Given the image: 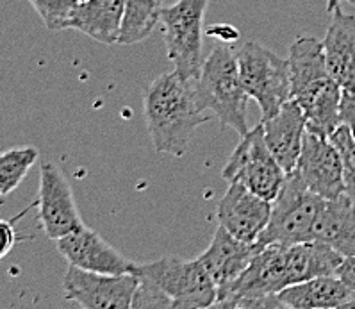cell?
<instances>
[{"label":"cell","instance_id":"9c48e42d","mask_svg":"<svg viewBox=\"0 0 355 309\" xmlns=\"http://www.w3.org/2000/svg\"><path fill=\"white\" fill-rule=\"evenodd\" d=\"M138 277L127 274H98L70 265L63 277L64 299L84 309H129Z\"/></svg>","mask_w":355,"mask_h":309},{"label":"cell","instance_id":"7402d4cb","mask_svg":"<svg viewBox=\"0 0 355 309\" xmlns=\"http://www.w3.org/2000/svg\"><path fill=\"white\" fill-rule=\"evenodd\" d=\"M36 161H38L36 147H13L9 151L0 152V197L15 192Z\"/></svg>","mask_w":355,"mask_h":309},{"label":"cell","instance_id":"277c9868","mask_svg":"<svg viewBox=\"0 0 355 309\" xmlns=\"http://www.w3.org/2000/svg\"><path fill=\"white\" fill-rule=\"evenodd\" d=\"M323 199L311 192L297 172L286 176L279 195L272 201L268 226L257 238V245L291 247L314 240L313 229Z\"/></svg>","mask_w":355,"mask_h":309},{"label":"cell","instance_id":"83f0119b","mask_svg":"<svg viewBox=\"0 0 355 309\" xmlns=\"http://www.w3.org/2000/svg\"><path fill=\"white\" fill-rule=\"evenodd\" d=\"M336 276L355 293V256H348V258L343 259L341 267L338 268Z\"/></svg>","mask_w":355,"mask_h":309},{"label":"cell","instance_id":"7a4b0ae2","mask_svg":"<svg viewBox=\"0 0 355 309\" xmlns=\"http://www.w3.org/2000/svg\"><path fill=\"white\" fill-rule=\"evenodd\" d=\"M291 99L298 102L307 120V131L330 136L339 122L341 86L330 76L323 43L314 36H298L289 47Z\"/></svg>","mask_w":355,"mask_h":309},{"label":"cell","instance_id":"4dcf8cb0","mask_svg":"<svg viewBox=\"0 0 355 309\" xmlns=\"http://www.w3.org/2000/svg\"><path fill=\"white\" fill-rule=\"evenodd\" d=\"M343 309H355V297L352 299V301H348L347 304L343 306Z\"/></svg>","mask_w":355,"mask_h":309},{"label":"cell","instance_id":"7c38bea8","mask_svg":"<svg viewBox=\"0 0 355 309\" xmlns=\"http://www.w3.org/2000/svg\"><path fill=\"white\" fill-rule=\"evenodd\" d=\"M272 215V202L252 193L241 183H229L218 202L216 218L223 229L245 243H255Z\"/></svg>","mask_w":355,"mask_h":309},{"label":"cell","instance_id":"3957f363","mask_svg":"<svg viewBox=\"0 0 355 309\" xmlns=\"http://www.w3.org/2000/svg\"><path fill=\"white\" fill-rule=\"evenodd\" d=\"M197 93L205 113L211 111L213 118H218L222 126L230 127L239 136L247 133V102L250 97L239 77L234 51L225 45L213 49L202 65Z\"/></svg>","mask_w":355,"mask_h":309},{"label":"cell","instance_id":"2e32d148","mask_svg":"<svg viewBox=\"0 0 355 309\" xmlns=\"http://www.w3.org/2000/svg\"><path fill=\"white\" fill-rule=\"evenodd\" d=\"M323 52L330 76L341 90H355V15L332 11V20L323 38Z\"/></svg>","mask_w":355,"mask_h":309},{"label":"cell","instance_id":"8fae6325","mask_svg":"<svg viewBox=\"0 0 355 309\" xmlns=\"http://www.w3.org/2000/svg\"><path fill=\"white\" fill-rule=\"evenodd\" d=\"M295 172L305 186L322 199H334L345 193L341 154L329 136L305 131Z\"/></svg>","mask_w":355,"mask_h":309},{"label":"cell","instance_id":"9a60e30c","mask_svg":"<svg viewBox=\"0 0 355 309\" xmlns=\"http://www.w3.org/2000/svg\"><path fill=\"white\" fill-rule=\"evenodd\" d=\"M257 249V243L241 242L222 226H218L211 245L197 259L216 284V290H222L241 276Z\"/></svg>","mask_w":355,"mask_h":309},{"label":"cell","instance_id":"4fadbf2b","mask_svg":"<svg viewBox=\"0 0 355 309\" xmlns=\"http://www.w3.org/2000/svg\"><path fill=\"white\" fill-rule=\"evenodd\" d=\"M58 251L68 265L98 274H127L132 272L136 265L121 256L113 245H109L101 234L86 226L59 238Z\"/></svg>","mask_w":355,"mask_h":309},{"label":"cell","instance_id":"cb8c5ba5","mask_svg":"<svg viewBox=\"0 0 355 309\" xmlns=\"http://www.w3.org/2000/svg\"><path fill=\"white\" fill-rule=\"evenodd\" d=\"M29 4L42 17L46 29L63 31L67 29L68 20L79 4V0H29Z\"/></svg>","mask_w":355,"mask_h":309},{"label":"cell","instance_id":"4316f807","mask_svg":"<svg viewBox=\"0 0 355 309\" xmlns=\"http://www.w3.org/2000/svg\"><path fill=\"white\" fill-rule=\"evenodd\" d=\"M18 242V234L15 229L13 220H2L0 218V261L9 256Z\"/></svg>","mask_w":355,"mask_h":309},{"label":"cell","instance_id":"e0dca14e","mask_svg":"<svg viewBox=\"0 0 355 309\" xmlns=\"http://www.w3.org/2000/svg\"><path fill=\"white\" fill-rule=\"evenodd\" d=\"M313 236L316 242L327 243L345 258L355 256V204L347 193L323 199Z\"/></svg>","mask_w":355,"mask_h":309},{"label":"cell","instance_id":"ac0fdd59","mask_svg":"<svg viewBox=\"0 0 355 309\" xmlns=\"http://www.w3.org/2000/svg\"><path fill=\"white\" fill-rule=\"evenodd\" d=\"M277 297L284 308L334 309L343 308L355 293L338 276H320L291 284Z\"/></svg>","mask_w":355,"mask_h":309},{"label":"cell","instance_id":"5b68a950","mask_svg":"<svg viewBox=\"0 0 355 309\" xmlns=\"http://www.w3.org/2000/svg\"><path fill=\"white\" fill-rule=\"evenodd\" d=\"M236 59L245 92L259 104L263 120L273 117L291 99L288 59L254 42L239 47Z\"/></svg>","mask_w":355,"mask_h":309},{"label":"cell","instance_id":"30bf717a","mask_svg":"<svg viewBox=\"0 0 355 309\" xmlns=\"http://www.w3.org/2000/svg\"><path fill=\"white\" fill-rule=\"evenodd\" d=\"M38 218L46 238H63L84 226L67 176L54 163H43L40 172Z\"/></svg>","mask_w":355,"mask_h":309},{"label":"cell","instance_id":"f546056e","mask_svg":"<svg viewBox=\"0 0 355 309\" xmlns=\"http://www.w3.org/2000/svg\"><path fill=\"white\" fill-rule=\"evenodd\" d=\"M341 2L343 0H327V11H329V13L336 11V9L341 6Z\"/></svg>","mask_w":355,"mask_h":309},{"label":"cell","instance_id":"484cf974","mask_svg":"<svg viewBox=\"0 0 355 309\" xmlns=\"http://www.w3.org/2000/svg\"><path fill=\"white\" fill-rule=\"evenodd\" d=\"M339 122L347 126L355 140V90H343L339 102Z\"/></svg>","mask_w":355,"mask_h":309},{"label":"cell","instance_id":"8992f818","mask_svg":"<svg viewBox=\"0 0 355 309\" xmlns=\"http://www.w3.org/2000/svg\"><path fill=\"white\" fill-rule=\"evenodd\" d=\"M207 0H179L161 9L159 24L163 29L168 59L179 76L198 79L204 65L202 27Z\"/></svg>","mask_w":355,"mask_h":309},{"label":"cell","instance_id":"1f68e13d","mask_svg":"<svg viewBox=\"0 0 355 309\" xmlns=\"http://www.w3.org/2000/svg\"><path fill=\"white\" fill-rule=\"evenodd\" d=\"M348 4H352V6H355V0H347Z\"/></svg>","mask_w":355,"mask_h":309},{"label":"cell","instance_id":"d6986e66","mask_svg":"<svg viewBox=\"0 0 355 309\" xmlns=\"http://www.w3.org/2000/svg\"><path fill=\"white\" fill-rule=\"evenodd\" d=\"M123 0H79L67 29H76L104 45L120 40Z\"/></svg>","mask_w":355,"mask_h":309},{"label":"cell","instance_id":"d4e9b609","mask_svg":"<svg viewBox=\"0 0 355 309\" xmlns=\"http://www.w3.org/2000/svg\"><path fill=\"white\" fill-rule=\"evenodd\" d=\"M134 274V272H132ZM138 277V286H136V292L132 297V304L130 308L134 309H173L170 297L159 288L157 284L152 283L148 277L139 276V274H134Z\"/></svg>","mask_w":355,"mask_h":309},{"label":"cell","instance_id":"ba28073f","mask_svg":"<svg viewBox=\"0 0 355 309\" xmlns=\"http://www.w3.org/2000/svg\"><path fill=\"white\" fill-rule=\"evenodd\" d=\"M286 176L284 168L268 149L263 124L243 134L222 172L225 181L241 183L252 193L270 202L279 195Z\"/></svg>","mask_w":355,"mask_h":309},{"label":"cell","instance_id":"603a6c76","mask_svg":"<svg viewBox=\"0 0 355 309\" xmlns=\"http://www.w3.org/2000/svg\"><path fill=\"white\" fill-rule=\"evenodd\" d=\"M336 147L343 161V183H345V193L350 197L355 204V140L347 126H339L334 133L329 136Z\"/></svg>","mask_w":355,"mask_h":309},{"label":"cell","instance_id":"44dd1931","mask_svg":"<svg viewBox=\"0 0 355 309\" xmlns=\"http://www.w3.org/2000/svg\"><path fill=\"white\" fill-rule=\"evenodd\" d=\"M163 0H123L120 45L145 42L159 24Z\"/></svg>","mask_w":355,"mask_h":309},{"label":"cell","instance_id":"52a82bcc","mask_svg":"<svg viewBox=\"0 0 355 309\" xmlns=\"http://www.w3.org/2000/svg\"><path fill=\"white\" fill-rule=\"evenodd\" d=\"M134 274L145 276L170 297L173 309L213 308L216 302V284L198 259L166 256L152 263L134 265Z\"/></svg>","mask_w":355,"mask_h":309},{"label":"cell","instance_id":"6da1fadb","mask_svg":"<svg viewBox=\"0 0 355 309\" xmlns=\"http://www.w3.org/2000/svg\"><path fill=\"white\" fill-rule=\"evenodd\" d=\"M143 113L155 151L175 158L186 156L195 131L213 118L198 101L197 79H186L175 70L159 76L145 90Z\"/></svg>","mask_w":355,"mask_h":309},{"label":"cell","instance_id":"f1b7e54d","mask_svg":"<svg viewBox=\"0 0 355 309\" xmlns=\"http://www.w3.org/2000/svg\"><path fill=\"white\" fill-rule=\"evenodd\" d=\"M209 34H216L218 38L222 40V42H236L239 36L238 29H234L232 26L214 27V29H209Z\"/></svg>","mask_w":355,"mask_h":309},{"label":"cell","instance_id":"5bb4252c","mask_svg":"<svg viewBox=\"0 0 355 309\" xmlns=\"http://www.w3.org/2000/svg\"><path fill=\"white\" fill-rule=\"evenodd\" d=\"M264 129V140L286 174L295 172L300 158L304 136L307 131V120L295 99H289L273 117L261 122Z\"/></svg>","mask_w":355,"mask_h":309},{"label":"cell","instance_id":"ffe728a7","mask_svg":"<svg viewBox=\"0 0 355 309\" xmlns=\"http://www.w3.org/2000/svg\"><path fill=\"white\" fill-rule=\"evenodd\" d=\"M286 258H288L293 284H297L313 277L336 276L345 256L339 254L327 243L311 240V242L286 247Z\"/></svg>","mask_w":355,"mask_h":309}]
</instances>
